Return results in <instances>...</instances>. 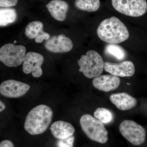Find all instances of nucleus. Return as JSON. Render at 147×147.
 Returning <instances> with one entry per match:
<instances>
[{
  "label": "nucleus",
  "instance_id": "nucleus-1",
  "mask_svg": "<svg viewBox=\"0 0 147 147\" xmlns=\"http://www.w3.org/2000/svg\"><path fill=\"white\" fill-rule=\"evenodd\" d=\"M53 116V110L49 106L44 104L37 105L28 113L24 129L31 135L42 134L50 126Z\"/></svg>",
  "mask_w": 147,
  "mask_h": 147
},
{
  "label": "nucleus",
  "instance_id": "nucleus-2",
  "mask_svg": "<svg viewBox=\"0 0 147 147\" xmlns=\"http://www.w3.org/2000/svg\"><path fill=\"white\" fill-rule=\"evenodd\" d=\"M97 34L102 41L110 44H119L129 37L125 25L115 16L102 21L98 28Z\"/></svg>",
  "mask_w": 147,
  "mask_h": 147
},
{
  "label": "nucleus",
  "instance_id": "nucleus-3",
  "mask_svg": "<svg viewBox=\"0 0 147 147\" xmlns=\"http://www.w3.org/2000/svg\"><path fill=\"white\" fill-rule=\"evenodd\" d=\"M77 63L80 67L79 71L89 79L100 76L104 69L102 57L93 50H88L86 55H82Z\"/></svg>",
  "mask_w": 147,
  "mask_h": 147
},
{
  "label": "nucleus",
  "instance_id": "nucleus-4",
  "mask_svg": "<svg viewBox=\"0 0 147 147\" xmlns=\"http://www.w3.org/2000/svg\"><path fill=\"white\" fill-rule=\"evenodd\" d=\"M80 124L83 131L92 141L105 144L108 141V131L101 122L88 114L80 118Z\"/></svg>",
  "mask_w": 147,
  "mask_h": 147
},
{
  "label": "nucleus",
  "instance_id": "nucleus-5",
  "mask_svg": "<svg viewBox=\"0 0 147 147\" xmlns=\"http://www.w3.org/2000/svg\"><path fill=\"white\" fill-rule=\"evenodd\" d=\"M26 51L22 45L5 44L0 49V61L8 67H16L24 62Z\"/></svg>",
  "mask_w": 147,
  "mask_h": 147
},
{
  "label": "nucleus",
  "instance_id": "nucleus-6",
  "mask_svg": "<svg viewBox=\"0 0 147 147\" xmlns=\"http://www.w3.org/2000/svg\"><path fill=\"white\" fill-rule=\"evenodd\" d=\"M119 131L125 139L135 146L142 144L146 139L145 129L134 121H123L120 124Z\"/></svg>",
  "mask_w": 147,
  "mask_h": 147
},
{
  "label": "nucleus",
  "instance_id": "nucleus-7",
  "mask_svg": "<svg viewBox=\"0 0 147 147\" xmlns=\"http://www.w3.org/2000/svg\"><path fill=\"white\" fill-rule=\"evenodd\" d=\"M113 7L120 13L131 17H139L147 10L146 0H112Z\"/></svg>",
  "mask_w": 147,
  "mask_h": 147
},
{
  "label": "nucleus",
  "instance_id": "nucleus-8",
  "mask_svg": "<svg viewBox=\"0 0 147 147\" xmlns=\"http://www.w3.org/2000/svg\"><path fill=\"white\" fill-rule=\"evenodd\" d=\"M30 88L29 85L23 82L9 79L1 84L0 93L5 97L16 98L26 94Z\"/></svg>",
  "mask_w": 147,
  "mask_h": 147
},
{
  "label": "nucleus",
  "instance_id": "nucleus-9",
  "mask_svg": "<svg viewBox=\"0 0 147 147\" xmlns=\"http://www.w3.org/2000/svg\"><path fill=\"white\" fill-rule=\"evenodd\" d=\"M43 56L35 52H29L26 54L23 63L22 69L24 73H32L35 78H38L42 74L41 65L44 62Z\"/></svg>",
  "mask_w": 147,
  "mask_h": 147
},
{
  "label": "nucleus",
  "instance_id": "nucleus-10",
  "mask_svg": "<svg viewBox=\"0 0 147 147\" xmlns=\"http://www.w3.org/2000/svg\"><path fill=\"white\" fill-rule=\"evenodd\" d=\"M44 46L46 50L52 53H67L71 50L73 47L71 40L64 34L53 36L46 40Z\"/></svg>",
  "mask_w": 147,
  "mask_h": 147
},
{
  "label": "nucleus",
  "instance_id": "nucleus-11",
  "mask_svg": "<svg viewBox=\"0 0 147 147\" xmlns=\"http://www.w3.org/2000/svg\"><path fill=\"white\" fill-rule=\"evenodd\" d=\"M105 71L118 77H130L135 73V67L131 61H124L120 63H104Z\"/></svg>",
  "mask_w": 147,
  "mask_h": 147
},
{
  "label": "nucleus",
  "instance_id": "nucleus-12",
  "mask_svg": "<svg viewBox=\"0 0 147 147\" xmlns=\"http://www.w3.org/2000/svg\"><path fill=\"white\" fill-rule=\"evenodd\" d=\"M120 79L112 74L100 75L94 78L93 86L96 88L105 92L117 89L120 84Z\"/></svg>",
  "mask_w": 147,
  "mask_h": 147
},
{
  "label": "nucleus",
  "instance_id": "nucleus-13",
  "mask_svg": "<svg viewBox=\"0 0 147 147\" xmlns=\"http://www.w3.org/2000/svg\"><path fill=\"white\" fill-rule=\"evenodd\" d=\"M43 24L39 21H34L28 24L25 29V35L29 39L35 38L37 43H40L43 40L49 39L50 35L43 31Z\"/></svg>",
  "mask_w": 147,
  "mask_h": 147
},
{
  "label": "nucleus",
  "instance_id": "nucleus-14",
  "mask_svg": "<svg viewBox=\"0 0 147 147\" xmlns=\"http://www.w3.org/2000/svg\"><path fill=\"white\" fill-rule=\"evenodd\" d=\"M110 100L119 110L125 111L134 108L137 104V100L126 93L113 94L110 96Z\"/></svg>",
  "mask_w": 147,
  "mask_h": 147
},
{
  "label": "nucleus",
  "instance_id": "nucleus-15",
  "mask_svg": "<svg viewBox=\"0 0 147 147\" xmlns=\"http://www.w3.org/2000/svg\"><path fill=\"white\" fill-rule=\"evenodd\" d=\"M50 129L53 136L58 139L71 137L73 135L75 130L71 123L63 121H58L53 123Z\"/></svg>",
  "mask_w": 147,
  "mask_h": 147
},
{
  "label": "nucleus",
  "instance_id": "nucleus-16",
  "mask_svg": "<svg viewBox=\"0 0 147 147\" xmlns=\"http://www.w3.org/2000/svg\"><path fill=\"white\" fill-rule=\"evenodd\" d=\"M46 7L53 18L59 21H63L66 18L69 5L62 0H52L46 5Z\"/></svg>",
  "mask_w": 147,
  "mask_h": 147
},
{
  "label": "nucleus",
  "instance_id": "nucleus-17",
  "mask_svg": "<svg viewBox=\"0 0 147 147\" xmlns=\"http://www.w3.org/2000/svg\"><path fill=\"white\" fill-rule=\"evenodd\" d=\"M17 18L16 10L10 7H2L0 9V26H6L14 23Z\"/></svg>",
  "mask_w": 147,
  "mask_h": 147
},
{
  "label": "nucleus",
  "instance_id": "nucleus-18",
  "mask_svg": "<svg viewBox=\"0 0 147 147\" xmlns=\"http://www.w3.org/2000/svg\"><path fill=\"white\" fill-rule=\"evenodd\" d=\"M104 52L106 55L115 58L118 61H123L126 58V52L124 49L116 44H108L105 46Z\"/></svg>",
  "mask_w": 147,
  "mask_h": 147
},
{
  "label": "nucleus",
  "instance_id": "nucleus-19",
  "mask_svg": "<svg viewBox=\"0 0 147 147\" xmlns=\"http://www.w3.org/2000/svg\"><path fill=\"white\" fill-rule=\"evenodd\" d=\"M74 5L79 10L94 12L100 7V0H75Z\"/></svg>",
  "mask_w": 147,
  "mask_h": 147
},
{
  "label": "nucleus",
  "instance_id": "nucleus-20",
  "mask_svg": "<svg viewBox=\"0 0 147 147\" xmlns=\"http://www.w3.org/2000/svg\"><path fill=\"white\" fill-rule=\"evenodd\" d=\"M96 119L98 120L103 124L110 123L113 119V113L106 108H98L96 109L94 113Z\"/></svg>",
  "mask_w": 147,
  "mask_h": 147
},
{
  "label": "nucleus",
  "instance_id": "nucleus-21",
  "mask_svg": "<svg viewBox=\"0 0 147 147\" xmlns=\"http://www.w3.org/2000/svg\"><path fill=\"white\" fill-rule=\"evenodd\" d=\"M74 141V135L65 138L58 139L56 143L57 147H73Z\"/></svg>",
  "mask_w": 147,
  "mask_h": 147
},
{
  "label": "nucleus",
  "instance_id": "nucleus-22",
  "mask_svg": "<svg viewBox=\"0 0 147 147\" xmlns=\"http://www.w3.org/2000/svg\"><path fill=\"white\" fill-rule=\"evenodd\" d=\"M18 0H0L1 7H10L17 4Z\"/></svg>",
  "mask_w": 147,
  "mask_h": 147
},
{
  "label": "nucleus",
  "instance_id": "nucleus-23",
  "mask_svg": "<svg viewBox=\"0 0 147 147\" xmlns=\"http://www.w3.org/2000/svg\"><path fill=\"white\" fill-rule=\"evenodd\" d=\"M0 147H14V146L12 142L9 140H5L1 142Z\"/></svg>",
  "mask_w": 147,
  "mask_h": 147
},
{
  "label": "nucleus",
  "instance_id": "nucleus-24",
  "mask_svg": "<svg viewBox=\"0 0 147 147\" xmlns=\"http://www.w3.org/2000/svg\"><path fill=\"white\" fill-rule=\"evenodd\" d=\"M0 112L1 113L5 109L6 106L5 104L3 103L2 101H0Z\"/></svg>",
  "mask_w": 147,
  "mask_h": 147
},
{
  "label": "nucleus",
  "instance_id": "nucleus-25",
  "mask_svg": "<svg viewBox=\"0 0 147 147\" xmlns=\"http://www.w3.org/2000/svg\"><path fill=\"white\" fill-rule=\"evenodd\" d=\"M13 43H16V40H14V41H13Z\"/></svg>",
  "mask_w": 147,
  "mask_h": 147
}]
</instances>
